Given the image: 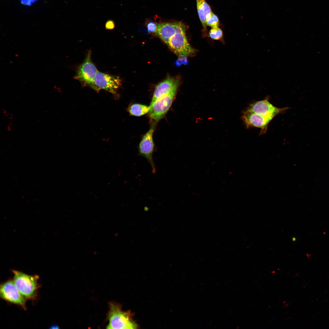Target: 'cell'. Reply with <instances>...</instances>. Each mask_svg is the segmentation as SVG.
Wrapping results in <instances>:
<instances>
[{
    "label": "cell",
    "instance_id": "cell-1",
    "mask_svg": "<svg viewBox=\"0 0 329 329\" xmlns=\"http://www.w3.org/2000/svg\"><path fill=\"white\" fill-rule=\"evenodd\" d=\"M107 329H136L137 324L133 320L129 311L122 310L120 305L114 302L109 303Z\"/></svg>",
    "mask_w": 329,
    "mask_h": 329
},
{
    "label": "cell",
    "instance_id": "cell-2",
    "mask_svg": "<svg viewBox=\"0 0 329 329\" xmlns=\"http://www.w3.org/2000/svg\"><path fill=\"white\" fill-rule=\"evenodd\" d=\"M186 27L182 23L179 22L176 32L170 38L167 44L179 57L193 56L196 51L188 41L186 35Z\"/></svg>",
    "mask_w": 329,
    "mask_h": 329
},
{
    "label": "cell",
    "instance_id": "cell-3",
    "mask_svg": "<svg viewBox=\"0 0 329 329\" xmlns=\"http://www.w3.org/2000/svg\"><path fill=\"white\" fill-rule=\"evenodd\" d=\"M13 281L19 291L27 299H34L39 288L37 275H31L15 270L12 271Z\"/></svg>",
    "mask_w": 329,
    "mask_h": 329
},
{
    "label": "cell",
    "instance_id": "cell-4",
    "mask_svg": "<svg viewBox=\"0 0 329 329\" xmlns=\"http://www.w3.org/2000/svg\"><path fill=\"white\" fill-rule=\"evenodd\" d=\"M179 83V80L169 93L150 105L148 113L151 119L157 121L165 115L175 99Z\"/></svg>",
    "mask_w": 329,
    "mask_h": 329
},
{
    "label": "cell",
    "instance_id": "cell-5",
    "mask_svg": "<svg viewBox=\"0 0 329 329\" xmlns=\"http://www.w3.org/2000/svg\"><path fill=\"white\" fill-rule=\"evenodd\" d=\"M91 55V51H89L84 61L78 66L74 77L83 85L90 87L98 71L92 61Z\"/></svg>",
    "mask_w": 329,
    "mask_h": 329
},
{
    "label": "cell",
    "instance_id": "cell-6",
    "mask_svg": "<svg viewBox=\"0 0 329 329\" xmlns=\"http://www.w3.org/2000/svg\"><path fill=\"white\" fill-rule=\"evenodd\" d=\"M121 84L119 76L98 71L90 87L97 91L103 90L115 94Z\"/></svg>",
    "mask_w": 329,
    "mask_h": 329
},
{
    "label": "cell",
    "instance_id": "cell-7",
    "mask_svg": "<svg viewBox=\"0 0 329 329\" xmlns=\"http://www.w3.org/2000/svg\"><path fill=\"white\" fill-rule=\"evenodd\" d=\"M0 295L3 299L26 309L27 299L19 292L13 280H9L1 285Z\"/></svg>",
    "mask_w": 329,
    "mask_h": 329
},
{
    "label": "cell",
    "instance_id": "cell-8",
    "mask_svg": "<svg viewBox=\"0 0 329 329\" xmlns=\"http://www.w3.org/2000/svg\"><path fill=\"white\" fill-rule=\"evenodd\" d=\"M289 108H278L274 106L269 101L268 97L249 105L246 109L256 114L267 117L272 120L277 115Z\"/></svg>",
    "mask_w": 329,
    "mask_h": 329
},
{
    "label": "cell",
    "instance_id": "cell-9",
    "mask_svg": "<svg viewBox=\"0 0 329 329\" xmlns=\"http://www.w3.org/2000/svg\"><path fill=\"white\" fill-rule=\"evenodd\" d=\"M154 131V127L152 126L142 138L138 150L139 154L146 158L150 164L152 173H155L156 168L153 158L154 147L153 138Z\"/></svg>",
    "mask_w": 329,
    "mask_h": 329
},
{
    "label": "cell",
    "instance_id": "cell-10",
    "mask_svg": "<svg viewBox=\"0 0 329 329\" xmlns=\"http://www.w3.org/2000/svg\"><path fill=\"white\" fill-rule=\"evenodd\" d=\"M242 119L247 128L256 127L261 129L260 134L265 133L272 120L256 114L246 109L242 112Z\"/></svg>",
    "mask_w": 329,
    "mask_h": 329
},
{
    "label": "cell",
    "instance_id": "cell-11",
    "mask_svg": "<svg viewBox=\"0 0 329 329\" xmlns=\"http://www.w3.org/2000/svg\"><path fill=\"white\" fill-rule=\"evenodd\" d=\"M179 80L173 77H169L160 83L154 90L150 105L169 93Z\"/></svg>",
    "mask_w": 329,
    "mask_h": 329
},
{
    "label": "cell",
    "instance_id": "cell-12",
    "mask_svg": "<svg viewBox=\"0 0 329 329\" xmlns=\"http://www.w3.org/2000/svg\"><path fill=\"white\" fill-rule=\"evenodd\" d=\"M179 22L161 23L157 24L156 34L166 44L170 38L176 32Z\"/></svg>",
    "mask_w": 329,
    "mask_h": 329
},
{
    "label": "cell",
    "instance_id": "cell-13",
    "mask_svg": "<svg viewBox=\"0 0 329 329\" xmlns=\"http://www.w3.org/2000/svg\"><path fill=\"white\" fill-rule=\"evenodd\" d=\"M198 15L205 31L207 21L212 12L210 6L205 0H196Z\"/></svg>",
    "mask_w": 329,
    "mask_h": 329
},
{
    "label": "cell",
    "instance_id": "cell-14",
    "mask_svg": "<svg viewBox=\"0 0 329 329\" xmlns=\"http://www.w3.org/2000/svg\"><path fill=\"white\" fill-rule=\"evenodd\" d=\"M150 106L140 104H134L128 109L129 113L133 116H140L149 112Z\"/></svg>",
    "mask_w": 329,
    "mask_h": 329
},
{
    "label": "cell",
    "instance_id": "cell-15",
    "mask_svg": "<svg viewBox=\"0 0 329 329\" xmlns=\"http://www.w3.org/2000/svg\"><path fill=\"white\" fill-rule=\"evenodd\" d=\"M210 37L214 40H220L223 37L222 30L218 27L212 28L209 33Z\"/></svg>",
    "mask_w": 329,
    "mask_h": 329
},
{
    "label": "cell",
    "instance_id": "cell-16",
    "mask_svg": "<svg viewBox=\"0 0 329 329\" xmlns=\"http://www.w3.org/2000/svg\"><path fill=\"white\" fill-rule=\"evenodd\" d=\"M207 25L212 28L218 27L219 21L217 16L212 12L207 21Z\"/></svg>",
    "mask_w": 329,
    "mask_h": 329
},
{
    "label": "cell",
    "instance_id": "cell-17",
    "mask_svg": "<svg viewBox=\"0 0 329 329\" xmlns=\"http://www.w3.org/2000/svg\"><path fill=\"white\" fill-rule=\"evenodd\" d=\"M146 27L149 33H155L157 29V24L154 22L151 21L147 23Z\"/></svg>",
    "mask_w": 329,
    "mask_h": 329
},
{
    "label": "cell",
    "instance_id": "cell-18",
    "mask_svg": "<svg viewBox=\"0 0 329 329\" xmlns=\"http://www.w3.org/2000/svg\"><path fill=\"white\" fill-rule=\"evenodd\" d=\"M114 27L115 23L112 20L108 21L105 24V27L107 29H112Z\"/></svg>",
    "mask_w": 329,
    "mask_h": 329
},
{
    "label": "cell",
    "instance_id": "cell-19",
    "mask_svg": "<svg viewBox=\"0 0 329 329\" xmlns=\"http://www.w3.org/2000/svg\"><path fill=\"white\" fill-rule=\"evenodd\" d=\"M36 0H22L21 2L25 4L30 5Z\"/></svg>",
    "mask_w": 329,
    "mask_h": 329
},
{
    "label": "cell",
    "instance_id": "cell-20",
    "mask_svg": "<svg viewBox=\"0 0 329 329\" xmlns=\"http://www.w3.org/2000/svg\"><path fill=\"white\" fill-rule=\"evenodd\" d=\"M13 124L12 123H9L8 124L7 126L6 127V129L8 131H11L13 129Z\"/></svg>",
    "mask_w": 329,
    "mask_h": 329
},
{
    "label": "cell",
    "instance_id": "cell-21",
    "mask_svg": "<svg viewBox=\"0 0 329 329\" xmlns=\"http://www.w3.org/2000/svg\"><path fill=\"white\" fill-rule=\"evenodd\" d=\"M50 328V329H58V328H59V327L58 326H57V325H53L52 326H51V327Z\"/></svg>",
    "mask_w": 329,
    "mask_h": 329
}]
</instances>
